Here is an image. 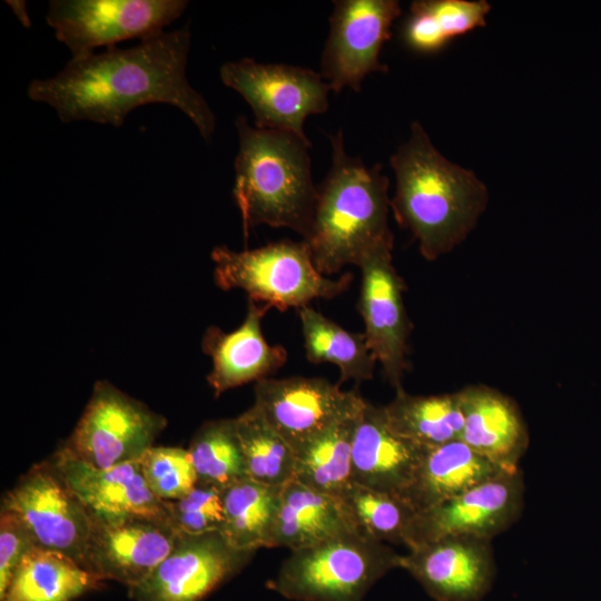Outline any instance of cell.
Returning <instances> with one entry per match:
<instances>
[{"instance_id": "obj_1", "label": "cell", "mask_w": 601, "mask_h": 601, "mask_svg": "<svg viewBox=\"0 0 601 601\" xmlns=\"http://www.w3.org/2000/svg\"><path fill=\"white\" fill-rule=\"evenodd\" d=\"M189 24L161 31L127 49L109 48L72 59L56 76L33 79L28 97L51 106L62 122L120 127L135 108L168 104L183 111L210 142L216 117L187 80Z\"/></svg>"}, {"instance_id": "obj_2", "label": "cell", "mask_w": 601, "mask_h": 601, "mask_svg": "<svg viewBox=\"0 0 601 601\" xmlns=\"http://www.w3.org/2000/svg\"><path fill=\"white\" fill-rule=\"evenodd\" d=\"M396 187L391 209L422 256L437 259L460 245L485 210L489 194L476 175L446 159L420 122L390 159Z\"/></svg>"}, {"instance_id": "obj_3", "label": "cell", "mask_w": 601, "mask_h": 601, "mask_svg": "<svg viewBox=\"0 0 601 601\" xmlns=\"http://www.w3.org/2000/svg\"><path fill=\"white\" fill-rule=\"evenodd\" d=\"M332 167L317 187V200L306 244L317 270L338 273L358 266L381 245H393L388 227V179L381 165L367 167L347 155L342 130L329 136Z\"/></svg>"}, {"instance_id": "obj_4", "label": "cell", "mask_w": 601, "mask_h": 601, "mask_svg": "<svg viewBox=\"0 0 601 601\" xmlns=\"http://www.w3.org/2000/svg\"><path fill=\"white\" fill-rule=\"evenodd\" d=\"M238 151L233 195L245 237L250 228L286 227L305 237L311 228L317 187L311 173V141L274 129L235 120Z\"/></svg>"}, {"instance_id": "obj_5", "label": "cell", "mask_w": 601, "mask_h": 601, "mask_svg": "<svg viewBox=\"0 0 601 601\" xmlns=\"http://www.w3.org/2000/svg\"><path fill=\"white\" fill-rule=\"evenodd\" d=\"M402 554L361 529L292 550L268 588L293 601H363Z\"/></svg>"}, {"instance_id": "obj_6", "label": "cell", "mask_w": 601, "mask_h": 601, "mask_svg": "<svg viewBox=\"0 0 601 601\" xmlns=\"http://www.w3.org/2000/svg\"><path fill=\"white\" fill-rule=\"evenodd\" d=\"M210 257L218 287L242 289L249 300L278 311L298 309L313 299L335 297L347 289L353 277L343 274L332 279L321 274L304 242L280 240L242 252L217 246Z\"/></svg>"}, {"instance_id": "obj_7", "label": "cell", "mask_w": 601, "mask_h": 601, "mask_svg": "<svg viewBox=\"0 0 601 601\" xmlns=\"http://www.w3.org/2000/svg\"><path fill=\"white\" fill-rule=\"evenodd\" d=\"M166 426L164 416L108 381H98L85 411L60 447L96 469L139 461Z\"/></svg>"}, {"instance_id": "obj_8", "label": "cell", "mask_w": 601, "mask_h": 601, "mask_svg": "<svg viewBox=\"0 0 601 601\" xmlns=\"http://www.w3.org/2000/svg\"><path fill=\"white\" fill-rule=\"evenodd\" d=\"M219 75L223 83L249 105L258 128L308 139L304 132L306 118L328 109L332 90L321 73L308 68L243 58L224 63Z\"/></svg>"}, {"instance_id": "obj_9", "label": "cell", "mask_w": 601, "mask_h": 601, "mask_svg": "<svg viewBox=\"0 0 601 601\" xmlns=\"http://www.w3.org/2000/svg\"><path fill=\"white\" fill-rule=\"evenodd\" d=\"M187 6L185 0H51L46 19L77 59L99 47L161 32Z\"/></svg>"}, {"instance_id": "obj_10", "label": "cell", "mask_w": 601, "mask_h": 601, "mask_svg": "<svg viewBox=\"0 0 601 601\" xmlns=\"http://www.w3.org/2000/svg\"><path fill=\"white\" fill-rule=\"evenodd\" d=\"M1 509L24 524L36 546L63 553L85 568L92 523L52 462L24 474L4 495Z\"/></svg>"}, {"instance_id": "obj_11", "label": "cell", "mask_w": 601, "mask_h": 601, "mask_svg": "<svg viewBox=\"0 0 601 601\" xmlns=\"http://www.w3.org/2000/svg\"><path fill=\"white\" fill-rule=\"evenodd\" d=\"M401 13L395 0L334 1L321 62V75L332 91L348 87L358 92L367 75L387 71L380 53Z\"/></svg>"}, {"instance_id": "obj_12", "label": "cell", "mask_w": 601, "mask_h": 601, "mask_svg": "<svg viewBox=\"0 0 601 601\" xmlns=\"http://www.w3.org/2000/svg\"><path fill=\"white\" fill-rule=\"evenodd\" d=\"M255 552L233 548L219 531L178 534L170 553L129 594L135 601H204Z\"/></svg>"}, {"instance_id": "obj_13", "label": "cell", "mask_w": 601, "mask_h": 601, "mask_svg": "<svg viewBox=\"0 0 601 601\" xmlns=\"http://www.w3.org/2000/svg\"><path fill=\"white\" fill-rule=\"evenodd\" d=\"M254 393V406L294 451L365 403L356 390L319 377H267L256 382Z\"/></svg>"}, {"instance_id": "obj_14", "label": "cell", "mask_w": 601, "mask_h": 601, "mask_svg": "<svg viewBox=\"0 0 601 601\" xmlns=\"http://www.w3.org/2000/svg\"><path fill=\"white\" fill-rule=\"evenodd\" d=\"M523 505L521 470L505 471L451 500L416 512L406 548L446 535L492 540L518 521Z\"/></svg>"}, {"instance_id": "obj_15", "label": "cell", "mask_w": 601, "mask_h": 601, "mask_svg": "<svg viewBox=\"0 0 601 601\" xmlns=\"http://www.w3.org/2000/svg\"><path fill=\"white\" fill-rule=\"evenodd\" d=\"M393 245L370 250L358 266L362 273L358 309L365 336L385 378L402 387L407 370V339L411 324L403 303L405 285L392 262Z\"/></svg>"}, {"instance_id": "obj_16", "label": "cell", "mask_w": 601, "mask_h": 601, "mask_svg": "<svg viewBox=\"0 0 601 601\" xmlns=\"http://www.w3.org/2000/svg\"><path fill=\"white\" fill-rule=\"evenodd\" d=\"M406 570L436 601H476L490 589L495 565L491 540L446 535L402 554Z\"/></svg>"}, {"instance_id": "obj_17", "label": "cell", "mask_w": 601, "mask_h": 601, "mask_svg": "<svg viewBox=\"0 0 601 601\" xmlns=\"http://www.w3.org/2000/svg\"><path fill=\"white\" fill-rule=\"evenodd\" d=\"M52 463L91 523H112L130 518L168 522L164 501L149 489L140 460L101 470L60 449Z\"/></svg>"}, {"instance_id": "obj_18", "label": "cell", "mask_w": 601, "mask_h": 601, "mask_svg": "<svg viewBox=\"0 0 601 601\" xmlns=\"http://www.w3.org/2000/svg\"><path fill=\"white\" fill-rule=\"evenodd\" d=\"M177 535L168 522L148 518L92 523L85 569L130 590L170 553Z\"/></svg>"}, {"instance_id": "obj_19", "label": "cell", "mask_w": 601, "mask_h": 601, "mask_svg": "<svg viewBox=\"0 0 601 601\" xmlns=\"http://www.w3.org/2000/svg\"><path fill=\"white\" fill-rule=\"evenodd\" d=\"M425 450L392 430L383 406L365 401L353 437L352 481L402 497Z\"/></svg>"}, {"instance_id": "obj_20", "label": "cell", "mask_w": 601, "mask_h": 601, "mask_svg": "<svg viewBox=\"0 0 601 601\" xmlns=\"http://www.w3.org/2000/svg\"><path fill=\"white\" fill-rule=\"evenodd\" d=\"M269 308V305L248 299L245 319L237 329L230 333L216 326L206 329L201 348L213 361L207 381L215 396L242 384L267 378L285 364L287 351L280 345H269L262 333V319Z\"/></svg>"}, {"instance_id": "obj_21", "label": "cell", "mask_w": 601, "mask_h": 601, "mask_svg": "<svg viewBox=\"0 0 601 601\" xmlns=\"http://www.w3.org/2000/svg\"><path fill=\"white\" fill-rule=\"evenodd\" d=\"M464 425L461 440L506 469H518L529 446V432L518 405L485 385L459 391Z\"/></svg>"}, {"instance_id": "obj_22", "label": "cell", "mask_w": 601, "mask_h": 601, "mask_svg": "<svg viewBox=\"0 0 601 601\" xmlns=\"http://www.w3.org/2000/svg\"><path fill=\"white\" fill-rule=\"evenodd\" d=\"M462 440L426 447L413 481L403 493L416 512L451 500L505 471Z\"/></svg>"}, {"instance_id": "obj_23", "label": "cell", "mask_w": 601, "mask_h": 601, "mask_svg": "<svg viewBox=\"0 0 601 601\" xmlns=\"http://www.w3.org/2000/svg\"><path fill=\"white\" fill-rule=\"evenodd\" d=\"M355 529L359 528L342 497L292 480L283 486L273 548L297 550Z\"/></svg>"}, {"instance_id": "obj_24", "label": "cell", "mask_w": 601, "mask_h": 601, "mask_svg": "<svg viewBox=\"0 0 601 601\" xmlns=\"http://www.w3.org/2000/svg\"><path fill=\"white\" fill-rule=\"evenodd\" d=\"M100 579L70 556L33 546L16 568L0 601H72Z\"/></svg>"}, {"instance_id": "obj_25", "label": "cell", "mask_w": 601, "mask_h": 601, "mask_svg": "<svg viewBox=\"0 0 601 601\" xmlns=\"http://www.w3.org/2000/svg\"><path fill=\"white\" fill-rule=\"evenodd\" d=\"M283 486L244 477L223 489L224 522L219 532L233 548H273Z\"/></svg>"}, {"instance_id": "obj_26", "label": "cell", "mask_w": 601, "mask_h": 601, "mask_svg": "<svg viewBox=\"0 0 601 601\" xmlns=\"http://www.w3.org/2000/svg\"><path fill=\"white\" fill-rule=\"evenodd\" d=\"M383 407L392 430L421 446L461 440L464 418L459 392L418 396L400 387L393 401Z\"/></svg>"}, {"instance_id": "obj_27", "label": "cell", "mask_w": 601, "mask_h": 601, "mask_svg": "<svg viewBox=\"0 0 601 601\" xmlns=\"http://www.w3.org/2000/svg\"><path fill=\"white\" fill-rule=\"evenodd\" d=\"M359 412L333 424L294 451L295 481L317 492L343 496L353 484L352 444Z\"/></svg>"}, {"instance_id": "obj_28", "label": "cell", "mask_w": 601, "mask_h": 601, "mask_svg": "<svg viewBox=\"0 0 601 601\" xmlns=\"http://www.w3.org/2000/svg\"><path fill=\"white\" fill-rule=\"evenodd\" d=\"M306 357L311 363H331L338 367L339 383L373 378L377 359L364 333L342 328L311 306L298 308Z\"/></svg>"}, {"instance_id": "obj_29", "label": "cell", "mask_w": 601, "mask_h": 601, "mask_svg": "<svg viewBox=\"0 0 601 601\" xmlns=\"http://www.w3.org/2000/svg\"><path fill=\"white\" fill-rule=\"evenodd\" d=\"M490 9L484 0L414 1L403 26V41L416 52H436L455 37L485 26Z\"/></svg>"}, {"instance_id": "obj_30", "label": "cell", "mask_w": 601, "mask_h": 601, "mask_svg": "<svg viewBox=\"0 0 601 601\" xmlns=\"http://www.w3.org/2000/svg\"><path fill=\"white\" fill-rule=\"evenodd\" d=\"M247 477L272 486L294 480L295 452L253 405L234 418Z\"/></svg>"}, {"instance_id": "obj_31", "label": "cell", "mask_w": 601, "mask_h": 601, "mask_svg": "<svg viewBox=\"0 0 601 601\" xmlns=\"http://www.w3.org/2000/svg\"><path fill=\"white\" fill-rule=\"evenodd\" d=\"M187 450L198 483L224 489L247 477L234 418L204 423L193 436Z\"/></svg>"}, {"instance_id": "obj_32", "label": "cell", "mask_w": 601, "mask_h": 601, "mask_svg": "<svg viewBox=\"0 0 601 601\" xmlns=\"http://www.w3.org/2000/svg\"><path fill=\"white\" fill-rule=\"evenodd\" d=\"M361 530L406 546L416 511L401 496L353 483L342 496Z\"/></svg>"}, {"instance_id": "obj_33", "label": "cell", "mask_w": 601, "mask_h": 601, "mask_svg": "<svg viewBox=\"0 0 601 601\" xmlns=\"http://www.w3.org/2000/svg\"><path fill=\"white\" fill-rule=\"evenodd\" d=\"M146 482L161 501L185 496L198 482L188 450L152 446L140 459Z\"/></svg>"}, {"instance_id": "obj_34", "label": "cell", "mask_w": 601, "mask_h": 601, "mask_svg": "<svg viewBox=\"0 0 601 601\" xmlns=\"http://www.w3.org/2000/svg\"><path fill=\"white\" fill-rule=\"evenodd\" d=\"M168 522L178 534L219 531L224 522L223 489L198 483L185 496L164 501Z\"/></svg>"}, {"instance_id": "obj_35", "label": "cell", "mask_w": 601, "mask_h": 601, "mask_svg": "<svg viewBox=\"0 0 601 601\" xmlns=\"http://www.w3.org/2000/svg\"><path fill=\"white\" fill-rule=\"evenodd\" d=\"M35 542L24 524L11 512L0 514V599L4 595L11 577Z\"/></svg>"}, {"instance_id": "obj_36", "label": "cell", "mask_w": 601, "mask_h": 601, "mask_svg": "<svg viewBox=\"0 0 601 601\" xmlns=\"http://www.w3.org/2000/svg\"><path fill=\"white\" fill-rule=\"evenodd\" d=\"M9 6L12 8L13 12L18 16L21 23H23L26 27L30 26V19L26 11V4L23 1H7Z\"/></svg>"}]
</instances>
